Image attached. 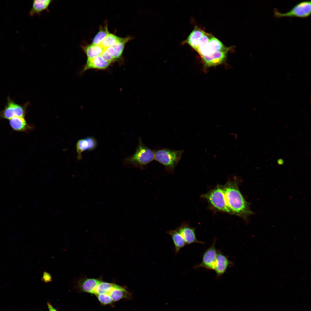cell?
Listing matches in <instances>:
<instances>
[{"label":"cell","mask_w":311,"mask_h":311,"mask_svg":"<svg viewBox=\"0 0 311 311\" xmlns=\"http://www.w3.org/2000/svg\"><path fill=\"white\" fill-rule=\"evenodd\" d=\"M237 179L229 181L222 186L227 206L232 215L246 220L248 217L254 214L250 209V203L247 202L238 188Z\"/></svg>","instance_id":"cell-1"},{"label":"cell","mask_w":311,"mask_h":311,"mask_svg":"<svg viewBox=\"0 0 311 311\" xmlns=\"http://www.w3.org/2000/svg\"><path fill=\"white\" fill-rule=\"evenodd\" d=\"M154 160L153 151L145 145L139 138L135 151L133 155L127 158L125 163L143 169L147 164Z\"/></svg>","instance_id":"cell-2"},{"label":"cell","mask_w":311,"mask_h":311,"mask_svg":"<svg viewBox=\"0 0 311 311\" xmlns=\"http://www.w3.org/2000/svg\"><path fill=\"white\" fill-rule=\"evenodd\" d=\"M155 160L163 164L169 173L174 172L180 161L183 150L163 148L153 151Z\"/></svg>","instance_id":"cell-3"},{"label":"cell","mask_w":311,"mask_h":311,"mask_svg":"<svg viewBox=\"0 0 311 311\" xmlns=\"http://www.w3.org/2000/svg\"><path fill=\"white\" fill-rule=\"evenodd\" d=\"M202 197L215 209L232 214L227 205L222 186L217 187Z\"/></svg>","instance_id":"cell-4"},{"label":"cell","mask_w":311,"mask_h":311,"mask_svg":"<svg viewBox=\"0 0 311 311\" xmlns=\"http://www.w3.org/2000/svg\"><path fill=\"white\" fill-rule=\"evenodd\" d=\"M311 1H304L300 2L295 5L290 11L285 13H282L274 10V16L277 18L284 17H297L306 18L311 14Z\"/></svg>","instance_id":"cell-5"},{"label":"cell","mask_w":311,"mask_h":311,"mask_svg":"<svg viewBox=\"0 0 311 311\" xmlns=\"http://www.w3.org/2000/svg\"><path fill=\"white\" fill-rule=\"evenodd\" d=\"M28 104V103L23 105L18 104L8 96L4 108L0 112V119L10 120L15 116L24 118Z\"/></svg>","instance_id":"cell-6"},{"label":"cell","mask_w":311,"mask_h":311,"mask_svg":"<svg viewBox=\"0 0 311 311\" xmlns=\"http://www.w3.org/2000/svg\"><path fill=\"white\" fill-rule=\"evenodd\" d=\"M102 280L99 278H88L81 277L75 281L73 285L74 289L79 292L92 294L99 283Z\"/></svg>","instance_id":"cell-7"},{"label":"cell","mask_w":311,"mask_h":311,"mask_svg":"<svg viewBox=\"0 0 311 311\" xmlns=\"http://www.w3.org/2000/svg\"><path fill=\"white\" fill-rule=\"evenodd\" d=\"M215 242L204 253L202 262L196 266L194 268L204 267L208 269L214 270L217 253L215 247Z\"/></svg>","instance_id":"cell-8"},{"label":"cell","mask_w":311,"mask_h":311,"mask_svg":"<svg viewBox=\"0 0 311 311\" xmlns=\"http://www.w3.org/2000/svg\"><path fill=\"white\" fill-rule=\"evenodd\" d=\"M230 49L228 48L225 50L201 57L204 66L208 67L217 66L222 63L226 60Z\"/></svg>","instance_id":"cell-9"},{"label":"cell","mask_w":311,"mask_h":311,"mask_svg":"<svg viewBox=\"0 0 311 311\" xmlns=\"http://www.w3.org/2000/svg\"><path fill=\"white\" fill-rule=\"evenodd\" d=\"M176 229L182 236L186 245L194 243H204L196 238L195 232V228L190 227L187 223L184 222Z\"/></svg>","instance_id":"cell-10"},{"label":"cell","mask_w":311,"mask_h":311,"mask_svg":"<svg viewBox=\"0 0 311 311\" xmlns=\"http://www.w3.org/2000/svg\"><path fill=\"white\" fill-rule=\"evenodd\" d=\"M227 48L218 39L212 35L207 45L199 54L201 57L210 55L218 51L225 50Z\"/></svg>","instance_id":"cell-11"},{"label":"cell","mask_w":311,"mask_h":311,"mask_svg":"<svg viewBox=\"0 0 311 311\" xmlns=\"http://www.w3.org/2000/svg\"><path fill=\"white\" fill-rule=\"evenodd\" d=\"M97 145L95 139L92 137L80 139L77 142L76 148L77 153V158L78 160L81 159V153L86 150H92L94 149Z\"/></svg>","instance_id":"cell-12"},{"label":"cell","mask_w":311,"mask_h":311,"mask_svg":"<svg viewBox=\"0 0 311 311\" xmlns=\"http://www.w3.org/2000/svg\"><path fill=\"white\" fill-rule=\"evenodd\" d=\"M111 64L105 60L101 56L93 58H87L82 73L91 69L105 70Z\"/></svg>","instance_id":"cell-13"},{"label":"cell","mask_w":311,"mask_h":311,"mask_svg":"<svg viewBox=\"0 0 311 311\" xmlns=\"http://www.w3.org/2000/svg\"><path fill=\"white\" fill-rule=\"evenodd\" d=\"M232 263L221 252L217 253L214 270L216 272L217 277H219L224 274Z\"/></svg>","instance_id":"cell-14"},{"label":"cell","mask_w":311,"mask_h":311,"mask_svg":"<svg viewBox=\"0 0 311 311\" xmlns=\"http://www.w3.org/2000/svg\"><path fill=\"white\" fill-rule=\"evenodd\" d=\"M205 32L201 28L196 26L183 43L188 44L196 51L198 49L200 41Z\"/></svg>","instance_id":"cell-15"},{"label":"cell","mask_w":311,"mask_h":311,"mask_svg":"<svg viewBox=\"0 0 311 311\" xmlns=\"http://www.w3.org/2000/svg\"><path fill=\"white\" fill-rule=\"evenodd\" d=\"M9 123L12 128L17 131H28L32 128V126L27 124L23 117H14L10 120Z\"/></svg>","instance_id":"cell-16"},{"label":"cell","mask_w":311,"mask_h":311,"mask_svg":"<svg viewBox=\"0 0 311 311\" xmlns=\"http://www.w3.org/2000/svg\"><path fill=\"white\" fill-rule=\"evenodd\" d=\"M52 1L51 0H33L32 7L29 12V14L31 16L35 14L39 15L43 10L48 11V7Z\"/></svg>","instance_id":"cell-17"},{"label":"cell","mask_w":311,"mask_h":311,"mask_svg":"<svg viewBox=\"0 0 311 311\" xmlns=\"http://www.w3.org/2000/svg\"><path fill=\"white\" fill-rule=\"evenodd\" d=\"M82 48L86 53L87 58H92L100 56L105 48L101 45L92 43L82 46Z\"/></svg>","instance_id":"cell-18"},{"label":"cell","mask_w":311,"mask_h":311,"mask_svg":"<svg viewBox=\"0 0 311 311\" xmlns=\"http://www.w3.org/2000/svg\"><path fill=\"white\" fill-rule=\"evenodd\" d=\"M166 232L171 236L172 239L175 246V253L177 254L181 248L186 245L185 240L176 229L170 230Z\"/></svg>","instance_id":"cell-19"},{"label":"cell","mask_w":311,"mask_h":311,"mask_svg":"<svg viewBox=\"0 0 311 311\" xmlns=\"http://www.w3.org/2000/svg\"><path fill=\"white\" fill-rule=\"evenodd\" d=\"M117 284L103 281L102 280L99 283L93 291L92 294L96 296L106 294L109 295L112 291L116 287Z\"/></svg>","instance_id":"cell-20"},{"label":"cell","mask_w":311,"mask_h":311,"mask_svg":"<svg viewBox=\"0 0 311 311\" xmlns=\"http://www.w3.org/2000/svg\"><path fill=\"white\" fill-rule=\"evenodd\" d=\"M131 39V37H130L123 38L121 41L113 46L115 51L114 56L115 61L119 59L122 57L126 43Z\"/></svg>","instance_id":"cell-21"},{"label":"cell","mask_w":311,"mask_h":311,"mask_svg":"<svg viewBox=\"0 0 311 311\" xmlns=\"http://www.w3.org/2000/svg\"><path fill=\"white\" fill-rule=\"evenodd\" d=\"M123 38L113 34L109 33L100 44L105 48L113 47Z\"/></svg>","instance_id":"cell-22"},{"label":"cell","mask_w":311,"mask_h":311,"mask_svg":"<svg viewBox=\"0 0 311 311\" xmlns=\"http://www.w3.org/2000/svg\"><path fill=\"white\" fill-rule=\"evenodd\" d=\"M109 33L107 25L101 26L100 27L99 31L93 39L92 43L96 45L100 44Z\"/></svg>","instance_id":"cell-23"},{"label":"cell","mask_w":311,"mask_h":311,"mask_svg":"<svg viewBox=\"0 0 311 311\" xmlns=\"http://www.w3.org/2000/svg\"><path fill=\"white\" fill-rule=\"evenodd\" d=\"M115 53L114 48L111 47L105 48L100 56L105 60L111 63L115 61Z\"/></svg>","instance_id":"cell-24"},{"label":"cell","mask_w":311,"mask_h":311,"mask_svg":"<svg viewBox=\"0 0 311 311\" xmlns=\"http://www.w3.org/2000/svg\"><path fill=\"white\" fill-rule=\"evenodd\" d=\"M52 280V278L51 275L47 272H44L43 273L41 280L45 283L51 282Z\"/></svg>","instance_id":"cell-25"},{"label":"cell","mask_w":311,"mask_h":311,"mask_svg":"<svg viewBox=\"0 0 311 311\" xmlns=\"http://www.w3.org/2000/svg\"><path fill=\"white\" fill-rule=\"evenodd\" d=\"M47 306L48 308L49 311H58L52 305L50 302L47 303Z\"/></svg>","instance_id":"cell-26"}]
</instances>
